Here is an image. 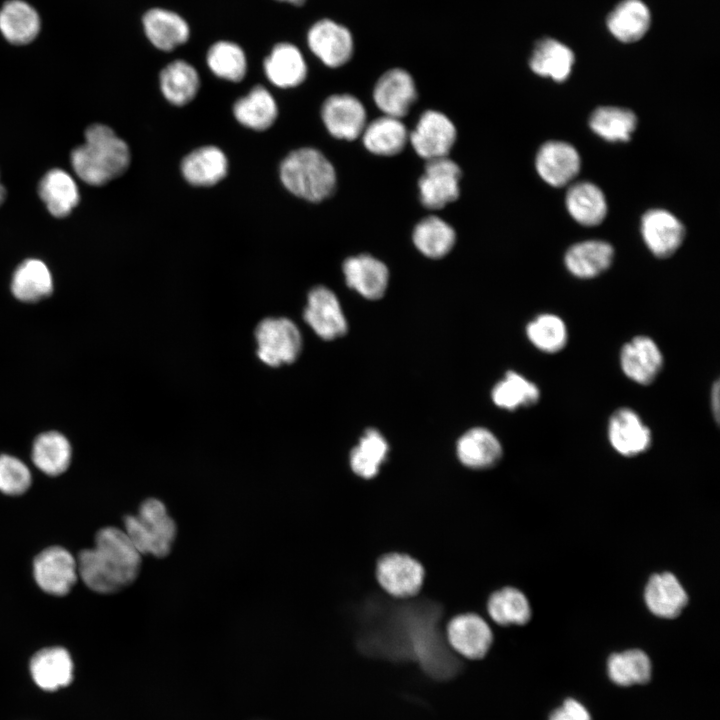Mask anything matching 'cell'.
<instances>
[{
    "mask_svg": "<svg viewBox=\"0 0 720 720\" xmlns=\"http://www.w3.org/2000/svg\"><path fill=\"white\" fill-rule=\"evenodd\" d=\"M78 575L94 592L112 594L131 585L138 577L142 557L124 530L100 529L93 548L82 550L77 558Z\"/></svg>",
    "mask_w": 720,
    "mask_h": 720,
    "instance_id": "6da1fadb",
    "label": "cell"
},
{
    "mask_svg": "<svg viewBox=\"0 0 720 720\" xmlns=\"http://www.w3.org/2000/svg\"><path fill=\"white\" fill-rule=\"evenodd\" d=\"M130 163L129 147L104 124H93L85 131V141L71 152V165L77 176L93 186L105 185L122 175Z\"/></svg>",
    "mask_w": 720,
    "mask_h": 720,
    "instance_id": "7a4b0ae2",
    "label": "cell"
},
{
    "mask_svg": "<svg viewBox=\"0 0 720 720\" xmlns=\"http://www.w3.org/2000/svg\"><path fill=\"white\" fill-rule=\"evenodd\" d=\"M283 185L292 194L310 202H320L336 188V172L318 150L305 147L289 153L280 165Z\"/></svg>",
    "mask_w": 720,
    "mask_h": 720,
    "instance_id": "3957f363",
    "label": "cell"
},
{
    "mask_svg": "<svg viewBox=\"0 0 720 720\" xmlns=\"http://www.w3.org/2000/svg\"><path fill=\"white\" fill-rule=\"evenodd\" d=\"M123 522L125 533L141 555L165 558L172 551L178 528L162 500L146 498L138 513L126 515Z\"/></svg>",
    "mask_w": 720,
    "mask_h": 720,
    "instance_id": "277c9868",
    "label": "cell"
},
{
    "mask_svg": "<svg viewBox=\"0 0 720 720\" xmlns=\"http://www.w3.org/2000/svg\"><path fill=\"white\" fill-rule=\"evenodd\" d=\"M257 355L268 366L277 367L296 360L302 347L297 326L287 318H266L255 331Z\"/></svg>",
    "mask_w": 720,
    "mask_h": 720,
    "instance_id": "5b68a950",
    "label": "cell"
},
{
    "mask_svg": "<svg viewBox=\"0 0 720 720\" xmlns=\"http://www.w3.org/2000/svg\"><path fill=\"white\" fill-rule=\"evenodd\" d=\"M423 578V566L407 554L390 552L377 559L376 579L381 588L393 597L417 595Z\"/></svg>",
    "mask_w": 720,
    "mask_h": 720,
    "instance_id": "8992f818",
    "label": "cell"
},
{
    "mask_svg": "<svg viewBox=\"0 0 720 720\" xmlns=\"http://www.w3.org/2000/svg\"><path fill=\"white\" fill-rule=\"evenodd\" d=\"M460 167L448 157L427 160L418 181L419 198L428 209H441L460 193Z\"/></svg>",
    "mask_w": 720,
    "mask_h": 720,
    "instance_id": "52a82bcc",
    "label": "cell"
},
{
    "mask_svg": "<svg viewBox=\"0 0 720 720\" xmlns=\"http://www.w3.org/2000/svg\"><path fill=\"white\" fill-rule=\"evenodd\" d=\"M446 637L449 646L469 661L484 659L493 643V632L489 624L475 613L452 617L446 626Z\"/></svg>",
    "mask_w": 720,
    "mask_h": 720,
    "instance_id": "ba28073f",
    "label": "cell"
},
{
    "mask_svg": "<svg viewBox=\"0 0 720 720\" xmlns=\"http://www.w3.org/2000/svg\"><path fill=\"white\" fill-rule=\"evenodd\" d=\"M33 574L37 585L46 593L63 596L77 581L76 559L63 547L52 546L34 559Z\"/></svg>",
    "mask_w": 720,
    "mask_h": 720,
    "instance_id": "9c48e42d",
    "label": "cell"
},
{
    "mask_svg": "<svg viewBox=\"0 0 720 720\" xmlns=\"http://www.w3.org/2000/svg\"><path fill=\"white\" fill-rule=\"evenodd\" d=\"M457 137L452 121L443 113L428 110L409 136L415 152L425 160L447 157Z\"/></svg>",
    "mask_w": 720,
    "mask_h": 720,
    "instance_id": "30bf717a",
    "label": "cell"
},
{
    "mask_svg": "<svg viewBox=\"0 0 720 720\" xmlns=\"http://www.w3.org/2000/svg\"><path fill=\"white\" fill-rule=\"evenodd\" d=\"M304 319L313 331L325 340L344 335L347 322L336 295L328 288H313L307 297Z\"/></svg>",
    "mask_w": 720,
    "mask_h": 720,
    "instance_id": "8fae6325",
    "label": "cell"
},
{
    "mask_svg": "<svg viewBox=\"0 0 720 720\" xmlns=\"http://www.w3.org/2000/svg\"><path fill=\"white\" fill-rule=\"evenodd\" d=\"M321 116L329 133L338 139L354 140L366 126L363 104L349 94L328 97L322 105Z\"/></svg>",
    "mask_w": 720,
    "mask_h": 720,
    "instance_id": "7c38bea8",
    "label": "cell"
},
{
    "mask_svg": "<svg viewBox=\"0 0 720 720\" xmlns=\"http://www.w3.org/2000/svg\"><path fill=\"white\" fill-rule=\"evenodd\" d=\"M455 454L464 467L487 470L501 463L504 451L502 443L494 433L487 428L474 427L457 439Z\"/></svg>",
    "mask_w": 720,
    "mask_h": 720,
    "instance_id": "4fadbf2b",
    "label": "cell"
},
{
    "mask_svg": "<svg viewBox=\"0 0 720 720\" xmlns=\"http://www.w3.org/2000/svg\"><path fill=\"white\" fill-rule=\"evenodd\" d=\"M643 240L653 255L672 256L681 246L685 228L678 218L663 209H651L641 219Z\"/></svg>",
    "mask_w": 720,
    "mask_h": 720,
    "instance_id": "5bb4252c",
    "label": "cell"
},
{
    "mask_svg": "<svg viewBox=\"0 0 720 720\" xmlns=\"http://www.w3.org/2000/svg\"><path fill=\"white\" fill-rule=\"evenodd\" d=\"M663 355L658 345L648 336H636L620 351L623 373L637 384L649 385L663 368Z\"/></svg>",
    "mask_w": 720,
    "mask_h": 720,
    "instance_id": "9a60e30c",
    "label": "cell"
},
{
    "mask_svg": "<svg viewBox=\"0 0 720 720\" xmlns=\"http://www.w3.org/2000/svg\"><path fill=\"white\" fill-rule=\"evenodd\" d=\"M373 99L385 115L400 119L417 99L413 78L400 68L385 72L374 87Z\"/></svg>",
    "mask_w": 720,
    "mask_h": 720,
    "instance_id": "2e32d148",
    "label": "cell"
},
{
    "mask_svg": "<svg viewBox=\"0 0 720 720\" xmlns=\"http://www.w3.org/2000/svg\"><path fill=\"white\" fill-rule=\"evenodd\" d=\"M536 170L549 185L562 187L572 181L580 170V156L569 143L548 141L538 150Z\"/></svg>",
    "mask_w": 720,
    "mask_h": 720,
    "instance_id": "e0dca14e",
    "label": "cell"
},
{
    "mask_svg": "<svg viewBox=\"0 0 720 720\" xmlns=\"http://www.w3.org/2000/svg\"><path fill=\"white\" fill-rule=\"evenodd\" d=\"M307 39L311 51L329 67H339L351 58L353 40L350 32L331 20L315 23Z\"/></svg>",
    "mask_w": 720,
    "mask_h": 720,
    "instance_id": "ac0fdd59",
    "label": "cell"
},
{
    "mask_svg": "<svg viewBox=\"0 0 720 720\" xmlns=\"http://www.w3.org/2000/svg\"><path fill=\"white\" fill-rule=\"evenodd\" d=\"M608 438L619 454L628 457L645 452L652 441L650 429L630 408H620L611 415Z\"/></svg>",
    "mask_w": 720,
    "mask_h": 720,
    "instance_id": "d6986e66",
    "label": "cell"
},
{
    "mask_svg": "<svg viewBox=\"0 0 720 720\" xmlns=\"http://www.w3.org/2000/svg\"><path fill=\"white\" fill-rule=\"evenodd\" d=\"M347 285L367 299L381 298L387 288L389 271L375 257L361 254L347 258L343 263Z\"/></svg>",
    "mask_w": 720,
    "mask_h": 720,
    "instance_id": "ffe728a7",
    "label": "cell"
},
{
    "mask_svg": "<svg viewBox=\"0 0 720 720\" xmlns=\"http://www.w3.org/2000/svg\"><path fill=\"white\" fill-rule=\"evenodd\" d=\"M644 600L654 615L674 618L687 605L688 596L675 575L662 572L650 577L645 587Z\"/></svg>",
    "mask_w": 720,
    "mask_h": 720,
    "instance_id": "44dd1931",
    "label": "cell"
},
{
    "mask_svg": "<svg viewBox=\"0 0 720 720\" xmlns=\"http://www.w3.org/2000/svg\"><path fill=\"white\" fill-rule=\"evenodd\" d=\"M30 672L40 688L53 691L71 682L73 661L65 648H44L32 657Z\"/></svg>",
    "mask_w": 720,
    "mask_h": 720,
    "instance_id": "7402d4cb",
    "label": "cell"
},
{
    "mask_svg": "<svg viewBox=\"0 0 720 720\" xmlns=\"http://www.w3.org/2000/svg\"><path fill=\"white\" fill-rule=\"evenodd\" d=\"M41 19L38 12L23 0L6 1L0 9V32L14 45L31 43L39 34Z\"/></svg>",
    "mask_w": 720,
    "mask_h": 720,
    "instance_id": "603a6c76",
    "label": "cell"
},
{
    "mask_svg": "<svg viewBox=\"0 0 720 720\" xmlns=\"http://www.w3.org/2000/svg\"><path fill=\"white\" fill-rule=\"evenodd\" d=\"M614 257L613 247L601 240H588L571 246L565 256L567 270L577 278L590 279L607 270Z\"/></svg>",
    "mask_w": 720,
    "mask_h": 720,
    "instance_id": "cb8c5ba5",
    "label": "cell"
},
{
    "mask_svg": "<svg viewBox=\"0 0 720 720\" xmlns=\"http://www.w3.org/2000/svg\"><path fill=\"white\" fill-rule=\"evenodd\" d=\"M651 23L649 8L642 0H622L607 16L609 32L623 43L640 40Z\"/></svg>",
    "mask_w": 720,
    "mask_h": 720,
    "instance_id": "d4e9b609",
    "label": "cell"
},
{
    "mask_svg": "<svg viewBox=\"0 0 720 720\" xmlns=\"http://www.w3.org/2000/svg\"><path fill=\"white\" fill-rule=\"evenodd\" d=\"M228 169L225 154L215 146L193 150L181 163L183 177L192 185L212 186L221 181Z\"/></svg>",
    "mask_w": 720,
    "mask_h": 720,
    "instance_id": "484cf974",
    "label": "cell"
},
{
    "mask_svg": "<svg viewBox=\"0 0 720 720\" xmlns=\"http://www.w3.org/2000/svg\"><path fill=\"white\" fill-rule=\"evenodd\" d=\"M389 451L390 445L385 436L375 428H368L349 450V466L355 475L371 479L378 474Z\"/></svg>",
    "mask_w": 720,
    "mask_h": 720,
    "instance_id": "4316f807",
    "label": "cell"
},
{
    "mask_svg": "<svg viewBox=\"0 0 720 720\" xmlns=\"http://www.w3.org/2000/svg\"><path fill=\"white\" fill-rule=\"evenodd\" d=\"M38 192L51 215L58 218L68 216L80 199L74 179L59 168H54L43 176Z\"/></svg>",
    "mask_w": 720,
    "mask_h": 720,
    "instance_id": "83f0119b",
    "label": "cell"
},
{
    "mask_svg": "<svg viewBox=\"0 0 720 720\" xmlns=\"http://www.w3.org/2000/svg\"><path fill=\"white\" fill-rule=\"evenodd\" d=\"M143 26L150 42L158 49L171 51L189 38V27L178 14L154 8L143 16Z\"/></svg>",
    "mask_w": 720,
    "mask_h": 720,
    "instance_id": "f1b7e54d",
    "label": "cell"
},
{
    "mask_svg": "<svg viewBox=\"0 0 720 720\" xmlns=\"http://www.w3.org/2000/svg\"><path fill=\"white\" fill-rule=\"evenodd\" d=\"M574 62V53L568 46L555 39L544 38L536 43L529 66L539 76L563 82L569 77Z\"/></svg>",
    "mask_w": 720,
    "mask_h": 720,
    "instance_id": "f546056e",
    "label": "cell"
},
{
    "mask_svg": "<svg viewBox=\"0 0 720 720\" xmlns=\"http://www.w3.org/2000/svg\"><path fill=\"white\" fill-rule=\"evenodd\" d=\"M267 78L281 88L295 87L306 77L307 68L299 49L289 43H279L264 61Z\"/></svg>",
    "mask_w": 720,
    "mask_h": 720,
    "instance_id": "4dcf8cb0",
    "label": "cell"
},
{
    "mask_svg": "<svg viewBox=\"0 0 720 720\" xmlns=\"http://www.w3.org/2000/svg\"><path fill=\"white\" fill-rule=\"evenodd\" d=\"M487 613L498 626H522L531 618V606L519 588L504 586L489 595Z\"/></svg>",
    "mask_w": 720,
    "mask_h": 720,
    "instance_id": "1f68e13d",
    "label": "cell"
},
{
    "mask_svg": "<svg viewBox=\"0 0 720 720\" xmlns=\"http://www.w3.org/2000/svg\"><path fill=\"white\" fill-rule=\"evenodd\" d=\"M11 291L26 303L47 298L53 291V279L46 264L39 259L23 261L13 273Z\"/></svg>",
    "mask_w": 720,
    "mask_h": 720,
    "instance_id": "d6a6232c",
    "label": "cell"
},
{
    "mask_svg": "<svg viewBox=\"0 0 720 720\" xmlns=\"http://www.w3.org/2000/svg\"><path fill=\"white\" fill-rule=\"evenodd\" d=\"M566 207L571 217L583 226L599 225L607 214V203L601 189L590 182H578L566 193Z\"/></svg>",
    "mask_w": 720,
    "mask_h": 720,
    "instance_id": "836d02e7",
    "label": "cell"
},
{
    "mask_svg": "<svg viewBox=\"0 0 720 720\" xmlns=\"http://www.w3.org/2000/svg\"><path fill=\"white\" fill-rule=\"evenodd\" d=\"M405 125L400 119L382 116L365 126L362 132L363 144L368 151L380 156L400 153L408 140Z\"/></svg>",
    "mask_w": 720,
    "mask_h": 720,
    "instance_id": "e575fe53",
    "label": "cell"
},
{
    "mask_svg": "<svg viewBox=\"0 0 720 720\" xmlns=\"http://www.w3.org/2000/svg\"><path fill=\"white\" fill-rule=\"evenodd\" d=\"M233 113L245 127L263 131L275 122L278 109L270 92L262 86H255L249 94L235 102Z\"/></svg>",
    "mask_w": 720,
    "mask_h": 720,
    "instance_id": "d590c367",
    "label": "cell"
},
{
    "mask_svg": "<svg viewBox=\"0 0 720 720\" xmlns=\"http://www.w3.org/2000/svg\"><path fill=\"white\" fill-rule=\"evenodd\" d=\"M72 457L68 439L57 431L40 434L33 443L32 460L43 473L57 476L67 470Z\"/></svg>",
    "mask_w": 720,
    "mask_h": 720,
    "instance_id": "8d00e7d4",
    "label": "cell"
},
{
    "mask_svg": "<svg viewBox=\"0 0 720 720\" xmlns=\"http://www.w3.org/2000/svg\"><path fill=\"white\" fill-rule=\"evenodd\" d=\"M160 87L164 97L171 104L183 106L196 96L200 79L193 66L185 61L176 60L161 71Z\"/></svg>",
    "mask_w": 720,
    "mask_h": 720,
    "instance_id": "74e56055",
    "label": "cell"
},
{
    "mask_svg": "<svg viewBox=\"0 0 720 720\" xmlns=\"http://www.w3.org/2000/svg\"><path fill=\"white\" fill-rule=\"evenodd\" d=\"M416 248L430 258L447 255L456 242L454 229L436 216L422 219L414 228L412 235Z\"/></svg>",
    "mask_w": 720,
    "mask_h": 720,
    "instance_id": "f35d334b",
    "label": "cell"
},
{
    "mask_svg": "<svg viewBox=\"0 0 720 720\" xmlns=\"http://www.w3.org/2000/svg\"><path fill=\"white\" fill-rule=\"evenodd\" d=\"M637 125V117L628 109L604 106L593 111L589 118L591 130L610 142H626Z\"/></svg>",
    "mask_w": 720,
    "mask_h": 720,
    "instance_id": "ab89813d",
    "label": "cell"
},
{
    "mask_svg": "<svg viewBox=\"0 0 720 720\" xmlns=\"http://www.w3.org/2000/svg\"><path fill=\"white\" fill-rule=\"evenodd\" d=\"M491 396L498 407L515 410L535 405L540 398V391L537 385L522 375L508 371L505 377L494 386Z\"/></svg>",
    "mask_w": 720,
    "mask_h": 720,
    "instance_id": "60d3db41",
    "label": "cell"
},
{
    "mask_svg": "<svg viewBox=\"0 0 720 720\" xmlns=\"http://www.w3.org/2000/svg\"><path fill=\"white\" fill-rule=\"evenodd\" d=\"M610 679L620 686L643 684L651 677V662L639 649L612 654L608 660Z\"/></svg>",
    "mask_w": 720,
    "mask_h": 720,
    "instance_id": "b9f144b4",
    "label": "cell"
},
{
    "mask_svg": "<svg viewBox=\"0 0 720 720\" xmlns=\"http://www.w3.org/2000/svg\"><path fill=\"white\" fill-rule=\"evenodd\" d=\"M529 341L540 351L556 353L567 344L568 331L564 321L557 315H538L526 327Z\"/></svg>",
    "mask_w": 720,
    "mask_h": 720,
    "instance_id": "7bdbcfd3",
    "label": "cell"
},
{
    "mask_svg": "<svg viewBox=\"0 0 720 720\" xmlns=\"http://www.w3.org/2000/svg\"><path fill=\"white\" fill-rule=\"evenodd\" d=\"M207 63L216 76L233 82L241 81L247 70L242 48L228 41H219L210 47Z\"/></svg>",
    "mask_w": 720,
    "mask_h": 720,
    "instance_id": "ee69618b",
    "label": "cell"
},
{
    "mask_svg": "<svg viewBox=\"0 0 720 720\" xmlns=\"http://www.w3.org/2000/svg\"><path fill=\"white\" fill-rule=\"evenodd\" d=\"M32 482L29 468L18 458L0 455V491L17 496L25 493Z\"/></svg>",
    "mask_w": 720,
    "mask_h": 720,
    "instance_id": "f6af8a7d",
    "label": "cell"
},
{
    "mask_svg": "<svg viewBox=\"0 0 720 720\" xmlns=\"http://www.w3.org/2000/svg\"><path fill=\"white\" fill-rule=\"evenodd\" d=\"M549 720H591V716L580 702L567 699L551 713Z\"/></svg>",
    "mask_w": 720,
    "mask_h": 720,
    "instance_id": "bcb514c9",
    "label": "cell"
},
{
    "mask_svg": "<svg viewBox=\"0 0 720 720\" xmlns=\"http://www.w3.org/2000/svg\"><path fill=\"white\" fill-rule=\"evenodd\" d=\"M711 403H712V410L714 414V418L717 422H719V383L715 382L714 386L712 388V394H711Z\"/></svg>",
    "mask_w": 720,
    "mask_h": 720,
    "instance_id": "7dc6e473",
    "label": "cell"
},
{
    "mask_svg": "<svg viewBox=\"0 0 720 720\" xmlns=\"http://www.w3.org/2000/svg\"><path fill=\"white\" fill-rule=\"evenodd\" d=\"M5 197H6V190L0 181V206L4 202Z\"/></svg>",
    "mask_w": 720,
    "mask_h": 720,
    "instance_id": "c3c4849f",
    "label": "cell"
},
{
    "mask_svg": "<svg viewBox=\"0 0 720 720\" xmlns=\"http://www.w3.org/2000/svg\"><path fill=\"white\" fill-rule=\"evenodd\" d=\"M278 1L288 2L290 4L300 6V5H303L306 0H278Z\"/></svg>",
    "mask_w": 720,
    "mask_h": 720,
    "instance_id": "681fc988",
    "label": "cell"
}]
</instances>
